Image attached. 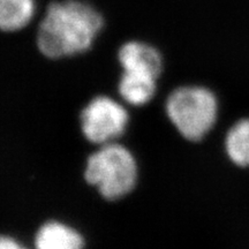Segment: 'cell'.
<instances>
[{
	"label": "cell",
	"instance_id": "cell-10",
	"mask_svg": "<svg viewBox=\"0 0 249 249\" xmlns=\"http://www.w3.org/2000/svg\"><path fill=\"white\" fill-rule=\"evenodd\" d=\"M0 249H27V248L13 238L0 235Z\"/></svg>",
	"mask_w": 249,
	"mask_h": 249
},
{
	"label": "cell",
	"instance_id": "cell-2",
	"mask_svg": "<svg viewBox=\"0 0 249 249\" xmlns=\"http://www.w3.org/2000/svg\"><path fill=\"white\" fill-rule=\"evenodd\" d=\"M85 178L108 201H117L133 191L138 181V164L132 152L117 142L99 147L87 160Z\"/></svg>",
	"mask_w": 249,
	"mask_h": 249
},
{
	"label": "cell",
	"instance_id": "cell-1",
	"mask_svg": "<svg viewBox=\"0 0 249 249\" xmlns=\"http://www.w3.org/2000/svg\"><path fill=\"white\" fill-rule=\"evenodd\" d=\"M103 24L102 14L88 2H51L39 23L37 46L50 59L81 54L91 48Z\"/></svg>",
	"mask_w": 249,
	"mask_h": 249
},
{
	"label": "cell",
	"instance_id": "cell-4",
	"mask_svg": "<svg viewBox=\"0 0 249 249\" xmlns=\"http://www.w3.org/2000/svg\"><path fill=\"white\" fill-rule=\"evenodd\" d=\"M81 129L89 142L101 145L117 142L127 128L128 112L107 96H98L81 112Z\"/></svg>",
	"mask_w": 249,
	"mask_h": 249
},
{
	"label": "cell",
	"instance_id": "cell-6",
	"mask_svg": "<svg viewBox=\"0 0 249 249\" xmlns=\"http://www.w3.org/2000/svg\"><path fill=\"white\" fill-rule=\"evenodd\" d=\"M85 240L75 229L52 220L39 227L35 238L36 249H83Z\"/></svg>",
	"mask_w": 249,
	"mask_h": 249
},
{
	"label": "cell",
	"instance_id": "cell-8",
	"mask_svg": "<svg viewBox=\"0 0 249 249\" xmlns=\"http://www.w3.org/2000/svg\"><path fill=\"white\" fill-rule=\"evenodd\" d=\"M35 11V0H0V30L22 29L33 20Z\"/></svg>",
	"mask_w": 249,
	"mask_h": 249
},
{
	"label": "cell",
	"instance_id": "cell-7",
	"mask_svg": "<svg viewBox=\"0 0 249 249\" xmlns=\"http://www.w3.org/2000/svg\"><path fill=\"white\" fill-rule=\"evenodd\" d=\"M157 89V79L145 74L123 71L119 82V92L123 99L133 107L149 103Z\"/></svg>",
	"mask_w": 249,
	"mask_h": 249
},
{
	"label": "cell",
	"instance_id": "cell-9",
	"mask_svg": "<svg viewBox=\"0 0 249 249\" xmlns=\"http://www.w3.org/2000/svg\"><path fill=\"white\" fill-rule=\"evenodd\" d=\"M226 154L238 166L249 167V119L238 121L225 139Z\"/></svg>",
	"mask_w": 249,
	"mask_h": 249
},
{
	"label": "cell",
	"instance_id": "cell-3",
	"mask_svg": "<svg viewBox=\"0 0 249 249\" xmlns=\"http://www.w3.org/2000/svg\"><path fill=\"white\" fill-rule=\"evenodd\" d=\"M166 113L182 138L198 141L213 129L216 123L217 98L204 87H180L167 98Z\"/></svg>",
	"mask_w": 249,
	"mask_h": 249
},
{
	"label": "cell",
	"instance_id": "cell-5",
	"mask_svg": "<svg viewBox=\"0 0 249 249\" xmlns=\"http://www.w3.org/2000/svg\"><path fill=\"white\" fill-rule=\"evenodd\" d=\"M118 59L124 71L145 74L158 79L163 71V58L160 51L140 40L124 43L119 50Z\"/></svg>",
	"mask_w": 249,
	"mask_h": 249
}]
</instances>
